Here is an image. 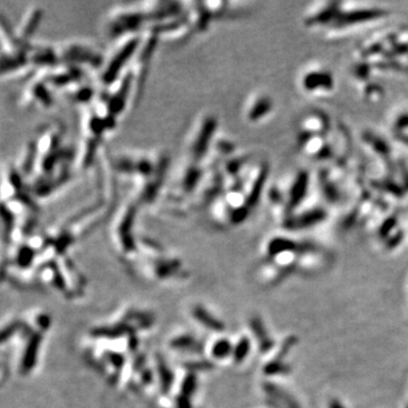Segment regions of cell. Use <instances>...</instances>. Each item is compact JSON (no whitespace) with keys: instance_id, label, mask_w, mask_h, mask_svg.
<instances>
[{"instance_id":"3957f363","label":"cell","mask_w":408,"mask_h":408,"mask_svg":"<svg viewBox=\"0 0 408 408\" xmlns=\"http://www.w3.org/2000/svg\"><path fill=\"white\" fill-rule=\"evenodd\" d=\"M218 118L212 113L203 111L194 119L184 140V157L201 163L210 152L218 135Z\"/></svg>"},{"instance_id":"7c38bea8","label":"cell","mask_w":408,"mask_h":408,"mask_svg":"<svg viewBox=\"0 0 408 408\" xmlns=\"http://www.w3.org/2000/svg\"><path fill=\"white\" fill-rule=\"evenodd\" d=\"M308 174H306V172H299V174L291 182L288 191L285 194L283 193L286 215L290 216L291 211L295 210L299 206V203L303 201L306 189H308Z\"/></svg>"},{"instance_id":"f1b7e54d","label":"cell","mask_w":408,"mask_h":408,"mask_svg":"<svg viewBox=\"0 0 408 408\" xmlns=\"http://www.w3.org/2000/svg\"><path fill=\"white\" fill-rule=\"evenodd\" d=\"M173 348H176V349H192L194 347L197 346V344L195 342V339L191 336H181V337H177L175 338L172 345H170Z\"/></svg>"},{"instance_id":"1f68e13d","label":"cell","mask_w":408,"mask_h":408,"mask_svg":"<svg viewBox=\"0 0 408 408\" xmlns=\"http://www.w3.org/2000/svg\"><path fill=\"white\" fill-rule=\"evenodd\" d=\"M286 371V368L284 367L283 364H280L278 362H274L269 364L268 366H265V373L266 374H278V373H284Z\"/></svg>"},{"instance_id":"44dd1931","label":"cell","mask_w":408,"mask_h":408,"mask_svg":"<svg viewBox=\"0 0 408 408\" xmlns=\"http://www.w3.org/2000/svg\"><path fill=\"white\" fill-rule=\"evenodd\" d=\"M323 218L324 212L322 210H313L296 217H286L285 226L288 229H302V228H308L309 226L320 222Z\"/></svg>"},{"instance_id":"836d02e7","label":"cell","mask_w":408,"mask_h":408,"mask_svg":"<svg viewBox=\"0 0 408 408\" xmlns=\"http://www.w3.org/2000/svg\"><path fill=\"white\" fill-rule=\"evenodd\" d=\"M186 366L189 370L197 371V370H207V368H210L212 365L210 364V362H189L186 364Z\"/></svg>"},{"instance_id":"6da1fadb","label":"cell","mask_w":408,"mask_h":408,"mask_svg":"<svg viewBox=\"0 0 408 408\" xmlns=\"http://www.w3.org/2000/svg\"><path fill=\"white\" fill-rule=\"evenodd\" d=\"M110 160L115 174L132 183L130 198L140 208L158 202L170 170L164 150H124L110 155Z\"/></svg>"},{"instance_id":"d6a6232c","label":"cell","mask_w":408,"mask_h":408,"mask_svg":"<svg viewBox=\"0 0 408 408\" xmlns=\"http://www.w3.org/2000/svg\"><path fill=\"white\" fill-rule=\"evenodd\" d=\"M108 359L110 364L113 366H115L116 368H121V366L124 365V357L120 355V354H115V353H111L108 355Z\"/></svg>"},{"instance_id":"603a6c76","label":"cell","mask_w":408,"mask_h":408,"mask_svg":"<svg viewBox=\"0 0 408 408\" xmlns=\"http://www.w3.org/2000/svg\"><path fill=\"white\" fill-rule=\"evenodd\" d=\"M295 243L287 238L276 237L271 240L268 244V254L269 256H280L284 253H288L295 250Z\"/></svg>"},{"instance_id":"52a82bcc","label":"cell","mask_w":408,"mask_h":408,"mask_svg":"<svg viewBox=\"0 0 408 408\" xmlns=\"http://www.w3.org/2000/svg\"><path fill=\"white\" fill-rule=\"evenodd\" d=\"M269 175V164L261 161L254 166L249 167L245 174L243 175L242 189L246 197L251 209L255 208L260 202L262 194H263L266 179Z\"/></svg>"},{"instance_id":"484cf974","label":"cell","mask_w":408,"mask_h":408,"mask_svg":"<svg viewBox=\"0 0 408 408\" xmlns=\"http://www.w3.org/2000/svg\"><path fill=\"white\" fill-rule=\"evenodd\" d=\"M158 373L160 378V383H161V388L163 392H167L173 383V373L170 372L166 363L162 359H158Z\"/></svg>"},{"instance_id":"f546056e","label":"cell","mask_w":408,"mask_h":408,"mask_svg":"<svg viewBox=\"0 0 408 408\" xmlns=\"http://www.w3.org/2000/svg\"><path fill=\"white\" fill-rule=\"evenodd\" d=\"M196 389V377L194 374H188L182 383V395L191 397Z\"/></svg>"},{"instance_id":"277c9868","label":"cell","mask_w":408,"mask_h":408,"mask_svg":"<svg viewBox=\"0 0 408 408\" xmlns=\"http://www.w3.org/2000/svg\"><path fill=\"white\" fill-rule=\"evenodd\" d=\"M143 33L133 34L115 41L116 45L109 55L106 56L104 65L98 72L99 84L102 89L113 84L128 70L142 41Z\"/></svg>"},{"instance_id":"ac0fdd59","label":"cell","mask_w":408,"mask_h":408,"mask_svg":"<svg viewBox=\"0 0 408 408\" xmlns=\"http://www.w3.org/2000/svg\"><path fill=\"white\" fill-rule=\"evenodd\" d=\"M27 93L30 98L43 108H50L53 105V96L50 91V86L47 84L45 79L41 76L40 79L34 81L28 86Z\"/></svg>"},{"instance_id":"7402d4cb","label":"cell","mask_w":408,"mask_h":408,"mask_svg":"<svg viewBox=\"0 0 408 408\" xmlns=\"http://www.w3.org/2000/svg\"><path fill=\"white\" fill-rule=\"evenodd\" d=\"M193 315L198 322L203 324L206 328L212 330V331L219 332L225 329L222 322H220L219 320H217L212 314L204 310V308H202V306H195L193 310Z\"/></svg>"},{"instance_id":"30bf717a","label":"cell","mask_w":408,"mask_h":408,"mask_svg":"<svg viewBox=\"0 0 408 408\" xmlns=\"http://www.w3.org/2000/svg\"><path fill=\"white\" fill-rule=\"evenodd\" d=\"M387 12L382 8H356L349 12L338 11L334 23L338 26L343 25H353V24H361L374 21L382 16L387 15Z\"/></svg>"},{"instance_id":"d6986e66","label":"cell","mask_w":408,"mask_h":408,"mask_svg":"<svg viewBox=\"0 0 408 408\" xmlns=\"http://www.w3.org/2000/svg\"><path fill=\"white\" fill-rule=\"evenodd\" d=\"M39 159V151L37 141H28L25 148H24L21 159H19L18 170L24 177L32 175L37 170Z\"/></svg>"},{"instance_id":"d590c367","label":"cell","mask_w":408,"mask_h":408,"mask_svg":"<svg viewBox=\"0 0 408 408\" xmlns=\"http://www.w3.org/2000/svg\"><path fill=\"white\" fill-rule=\"evenodd\" d=\"M331 408H343L342 406H340L337 401H333L332 404H331V406H330Z\"/></svg>"},{"instance_id":"2e32d148","label":"cell","mask_w":408,"mask_h":408,"mask_svg":"<svg viewBox=\"0 0 408 408\" xmlns=\"http://www.w3.org/2000/svg\"><path fill=\"white\" fill-rule=\"evenodd\" d=\"M45 11L41 7H33L26 13L25 17L23 18L19 26L17 36L24 42H28V40L34 36V33L38 31L39 26L42 22Z\"/></svg>"},{"instance_id":"ba28073f","label":"cell","mask_w":408,"mask_h":408,"mask_svg":"<svg viewBox=\"0 0 408 408\" xmlns=\"http://www.w3.org/2000/svg\"><path fill=\"white\" fill-rule=\"evenodd\" d=\"M71 176L70 163H66L51 174L39 175L28 191L38 198L48 197L57 192L60 187L65 186L70 182Z\"/></svg>"},{"instance_id":"4dcf8cb0","label":"cell","mask_w":408,"mask_h":408,"mask_svg":"<svg viewBox=\"0 0 408 408\" xmlns=\"http://www.w3.org/2000/svg\"><path fill=\"white\" fill-rule=\"evenodd\" d=\"M34 257V251L30 246H23L19 249L17 253V262L19 265L26 266L31 263Z\"/></svg>"},{"instance_id":"9c48e42d","label":"cell","mask_w":408,"mask_h":408,"mask_svg":"<svg viewBox=\"0 0 408 408\" xmlns=\"http://www.w3.org/2000/svg\"><path fill=\"white\" fill-rule=\"evenodd\" d=\"M274 110V101L268 94L256 92L252 93L243 108V117L249 124H259Z\"/></svg>"},{"instance_id":"e0dca14e","label":"cell","mask_w":408,"mask_h":408,"mask_svg":"<svg viewBox=\"0 0 408 408\" xmlns=\"http://www.w3.org/2000/svg\"><path fill=\"white\" fill-rule=\"evenodd\" d=\"M303 87L308 92H320L319 90L328 92L333 89L332 76L324 71L310 72L303 77Z\"/></svg>"},{"instance_id":"7a4b0ae2","label":"cell","mask_w":408,"mask_h":408,"mask_svg":"<svg viewBox=\"0 0 408 408\" xmlns=\"http://www.w3.org/2000/svg\"><path fill=\"white\" fill-rule=\"evenodd\" d=\"M150 21L141 3L124 4L111 8L106 15L104 32L113 41L121 38L143 33L149 28Z\"/></svg>"},{"instance_id":"4316f807","label":"cell","mask_w":408,"mask_h":408,"mask_svg":"<svg viewBox=\"0 0 408 408\" xmlns=\"http://www.w3.org/2000/svg\"><path fill=\"white\" fill-rule=\"evenodd\" d=\"M250 347H251L250 340L247 338H242L240 342L237 343L236 347L232 349V356H234L235 361L240 363L243 359H245L247 354L250 352Z\"/></svg>"},{"instance_id":"cb8c5ba5","label":"cell","mask_w":408,"mask_h":408,"mask_svg":"<svg viewBox=\"0 0 408 408\" xmlns=\"http://www.w3.org/2000/svg\"><path fill=\"white\" fill-rule=\"evenodd\" d=\"M40 342H41V337L39 336V334H36V336L30 340V343H28L25 355H24V358H23L24 371L30 370V368L33 367L34 363H36V358L38 355L39 346H40Z\"/></svg>"},{"instance_id":"83f0119b","label":"cell","mask_w":408,"mask_h":408,"mask_svg":"<svg viewBox=\"0 0 408 408\" xmlns=\"http://www.w3.org/2000/svg\"><path fill=\"white\" fill-rule=\"evenodd\" d=\"M230 353H232V347L230 343L226 339H221L219 342H217L212 348V355L216 358H223L229 355Z\"/></svg>"},{"instance_id":"e575fe53","label":"cell","mask_w":408,"mask_h":408,"mask_svg":"<svg viewBox=\"0 0 408 408\" xmlns=\"http://www.w3.org/2000/svg\"><path fill=\"white\" fill-rule=\"evenodd\" d=\"M177 408H192V404L189 401L188 397L185 396H179L177 398Z\"/></svg>"},{"instance_id":"8fae6325","label":"cell","mask_w":408,"mask_h":408,"mask_svg":"<svg viewBox=\"0 0 408 408\" xmlns=\"http://www.w3.org/2000/svg\"><path fill=\"white\" fill-rule=\"evenodd\" d=\"M64 127L59 124H53L45 129L37 140L39 155L55 152L64 148Z\"/></svg>"},{"instance_id":"5bb4252c","label":"cell","mask_w":408,"mask_h":408,"mask_svg":"<svg viewBox=\"0 0 408 408\" xmlns=\"http://www.w3.org/2000/svg\"><path fill=\"white\" fill-rule=\"evenodd\" d=\"M250 153L237 151L223 160L220 164V170L225 179H237L243 177V175L250 167Z\"/></svg>"},{"instance_id":"5b68a950","label":"cell","mask_w":408,"mask_h":408,"mask_svg":"<svg viewBox=\"0 0 408 408\" xmlns=\"http://www.w3.org/2000/svg\"><path fill=\"white\" fill-rule=\"evenodd\" d=\"M58 51L62 64L74 65L98 73L105 62L104 55L94 43L89 41H70L62 45Z\"/></svg>"},{"instance_id":"4fadbf2b","label":"cell","mask_w":408,"mask_h":408,"mask_svg":"<svg viewBox=\"0 0 408 408\" xmlns=\"http://www.w3.org/2000/svg\"><path fill=\"white\" fill-rule=\"evenodd\" d=\"M0 46L6 53H27L31 49L28 42H24L13 32L5 17L0 15Z\"/></svg>"},{"instance_id":"d4e9b609","label":"cell","mask_w":408,"mask_h":408,"mask_svg":"<svg viewBox=\"0 0 408 408\" xmlns=\"http://www.w3.org/2000/svg\"><path fill=\"white\" fill-rule=\"evenodd\" d=\"M251 327H252V329H253V331L256 333L262 351H266V349H269L271 347V340L269 339L268 334H266L263 325H262V322L260 321V320L257 318H254L251 322Z\"/></svg>"},{"instance_id":"9a60e30c","label":"cell","mask_w":408,"mask_h":408,"mask_svg":"<svg viewBox=\"0 0 408 408\" xmlns=\"http://www.w3.org/2000/svg\"><path fill=\"white\" fill-rule=\"evenodd\" d=\"M28 61L30 65H34L41 70H50V68L60 64L58 51L51 46H37L31 47L28 51Z\"/></svg>"},{"instance_id":"ffe728a7","label":"cell","mask_w":408,"mask_h":408,"mask_svg":"<svg viewBox=\"0 0 408 408\" xmlns=\"http://www.w3.org/2000/svg\"><path fill=\"white\" fill-rule=\"evenodd\" d=\"M30 65L27 53H6L0 55V76L12 74Z\"/></svg>"},{"instance_id":"8992f818","label":"cell","mask_w":408,"mask_h":408,"mask_svg":"<svg viewBox=\"0 0 408 408\" xmlns=\"http://www.w3.org/2000/svg\"><path fill=\"white\" fill-rule=\"evenodd\" d=\"M140 207L132 198L121 202L116 210L113 219L114 237L119 249L127 255L136 251V242L134 238V225Z\"/></svg>"}]
</instances>
